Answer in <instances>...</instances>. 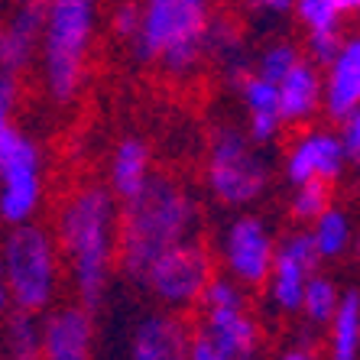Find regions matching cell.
Returning <instances> with one entry per match:
<instances>
[{"instance_id": "obj_1", "label": "cell", "mask_w": 360, "mask_h": 360, "mask_svg": "<svg viewBox=\"0 0 360 360\" xmlns=\"http://www.w3.org/2000/svg\"><path fill=\"white\" fill-rule=\"evenodd\" d=\"M117 198L104 185H84L68 195L52 234L68 266L78 305L88 311L104 302L117 266Z\"/></svg>"}, {"instance_id": "obj_9", "label": "cell", "mask_w": 360, "mask_h": 360, "mask_svg": "<svg viewBox=\"0 0 360 360\" xmlns=\"http://www.w3.org/2000/svg\"><path fill=\"white\" fill-rule=\"evenodd\" d=\"M46 198V166L33 136L20 134L0 153V224L20 227L36 221Z\"/></svg>"}, {"instance_id": "obj_38", "label": "cell", "mask_w": 360, "mask_h": 360, "mask_svg": "<svg viewBox=\"0 0 360 360\" xmlns=\"http://www.w3.org/2000/svg\"><path fill=\"white\" fill-rule=\"evenodd\" d=\"M0 237H4V224H0Z\"/></svg>"}, {"instance_id": "obj_10", "label": "cell", "mask_w": 360, "mask_h": 360, "mask_svg": "<svg viewBox=\"0 0 360 360\" xmlns=\"http://www.w3.org/2000/svg\"><path fill=\"white\" fill-rule=\"evenodd\" d=\"M273 253H276V234H273L269 221L260 214L237 211L221 231L218 257L227 269V279L237 283L240 289L266 285Z\"/></svg>"}, {"instance_id": "obj_15", "label": "cell", "mask_w": 360, "mask_h": 360, "mask_svg": "<svg viewBox=\"0 0 360 360\" xmlns=\"http://www.w3.org/2000/svg\"><path fill=\"white\" fill-rule=\"evenodd\" d=\"M360 108V39H344L341 52L321 68V110L331 120H347Z\"/></svg>"}, {"instance_id": "obj_3", "label": "cell", "mask_w": 360, "mask_h": 360, "mask_svg": "<svg viewBox=\"0 0 360 360\" xmlns=\"http://www.w3.org/2000/svg\"><path fill=\"white\" fill-rule=\"evenodd\" d=\"M101 0H42L39 65L46 94L56 104H72L88 78Z\"/></svg>"}, {"instance_id": "obj_6", "label": "cell", "mask_w": 360, "mask_h": 360, "mask_svg": "<svg viewBox=\"0 0 360 360\" xmlns=\"http://www.w3.org/2000/svg\"><path fill=\"white\" fill-rule=\"evenodd\" d=\"M273 162L231 124L214 127L205 156V188L221 208L243 211L269 192Z\"/></svg>"}, {"instance_id": "obj_28", "label": "cell", "mask_w": 360, "mask_h": 360, "mask_svg": "<svg viewBox=\"0 0 360 360\" xmlns=\"http://www.w3.org/2000/svg\"><path fill=\"white\" fill-rule=\"evenodd\" d=\"M341 46H344V30H315V33L305 36V52H302V59L311 62V65L321 72V68L341 52Z\"/></svg>"}, {"instance_id": "obj_27", "label": "cell", "mask_w": 360, "mask_h": 360, "mask_svg": "<svg viewBox=\"0 0 360 360\" xmlns=\"http://www.w3.org/2000/svg\"><path fill=\"white\" fill-rule=\"evenodd\" d=\"M237 94H240V104L247 110V117H263V114H276V84L263 82L260 75H247L237 82Z\"/></svg>"}, {"instance_id": "obj_7", "label": "cell", "mask_w": 360, "mask_h": 360, "mask_svg": "<svg viewBox=\"0 0 360 360\" xmlns=\"http://www.w3.org/2000/svg\"><path fill=\"white\" fill-rule=\"evenodd\" d=\"M205 315L201 341H208L224 360H253L260 351V325L250 315L247 289L227 276H211L198 299Z\"/></svg>"}, {"instance_id": "obj_31", "label": "cell", "mask_w": 360, "mask_h": 360, "mask_svg": "<svg viewBox=\"0 0 360 360\" xmlns=\"http://www.w3.org/2000/svg\"><path fill=\"white\" fill-rule=\"evenodd\" d=\"M335 134H338V143H341L344 156L354 162L360 156V114H351L347 120H341Z\"/></svg>"}, {"instance_id": "obj_16", "label": "cell", "mask_w": 360, "mask_h": 360, "mask_svg": "<svg viewBox=\"0 0 360 360\" xmlns=\"http://www.w3.org/2000/svg\"><path fill=\"white\" fill-rule=\"evenodd\" d=\"M42 36V4H26L0 23V72L20 78L26 68L39 59Z\"/></svg>"}, {"instance_id": "obj_17", "label": "cell", "mask_w": 360, "mask_h": 360, "mask_svg": "<svg viewBox=\"0 0 360 360\" xmlns=\"http://www.w3.org/2000/svg\"><path fill=\"white\" fill-rule=\"evenodd\" d=\"M153 179V153L150 143L143 136H124V140L110 150V166H108V188L117 201H130L146 188Z\"/></svg>"}, {"instance_id": "obj_2", "label": "cell", "mask_w": 360, "mask_h": 360, "mask_svg": "<svg viewBox=\"0 0 360 360\" xmlns=\"http://www.w3.org/2000/svg\"><path fill=\"white\" fill-rule=\"evenodd\" d=\"M198 201L172 176H153L140 195L117 211V263L130 283H140L162 250L192 240Z\"/></svg>"}, {"instance_id": "obj_21", "label": "cell", "mask_w": 360, "mask_h": 360, "mask_svg": "<svg viewBox=\"0 0 360 360\" xmlns=\"http://www.w3.org/2000/svg\"><path fill=\"white\" fill-rule=\"evenodd\" d=\"M305 231H309L311 247L319 253V260H344L347 250H351V243H354L351 218H347L341 208H335V205H331L321 218L311 221Z\"/></svg>"}, {"instance_id": "obj_22", "label": "cell", "mask_w": 360, "mask_h": 360, "mask_svg": "<svg viewBox=\"0 0 360 360\" xmlns=\"http://www.w3.org/2000/svg\"><path fill=\"white\" fill-rule=\"evenodd\" d=\"M0 360H39V315L13 309L0 321Z\"/></svg>"}, {"instance_id": "obj_36", "label": "cell", "mask_w": 360, "mask_h": 360, "mask_svg": "<svg viewBox=\"0 0 360 360\" xmlns=\"http://www.w3.org/2000/svg\"><path fill=\"white\" fill-rule=\"evenodd\" d=\"M143 4H182V0H143ZM198 4H214V0H198Z\"/></svg>"}, {"instance_id": "obj_11", "label": "cell", "mask_w": 360, "mask_h": 360, "mask_svg": "<svg viewBox=\"0 0 360 360\" xmlns=\"http://www.w3.org/2000/svg\"><path fill=\"white\" fill-rule=\"evenodd\" d=\"M319 253L311 247V237L305 227L289 231L283 240H276L273 266L266 276V295L269 305L283 315H295L302 302V289L315 273H319Z\"/></svg>"}, {"instance_id": "obj_14", "label": "cell", "mask_w": 360, "mask_h": 360, "mask_svg": "<svg viewBox=\"0 0 360 360\" xmlns=\"http://www.w3.org/2000/svg\"><path fill=\"white\" fill-rule=\"evenodd\" d=\"M192 331L176 311H150L130 328L127 360H188Z\"/></svg>"}, {"instance_id": "obj_23", "label": "cell", "mask_w": 360, "mask_h": 360, "mask_svg": "<svg viewBox=\"0 0 360 360\" xmlns=\"http://www.w3.org/2000/svg\"><path fill=\"white\" fill-rule=\"evenodd\" d=\"M338 305H341V285L325 273H315L302 289L299 315H305V321H311V325H328L335 319Z\"/></svg>"}, {"instance_id": "obj_29", "label": "cell", "mask_w": 360, "mask_h": 360, "mask_svg": "<svg viewBox=\"0 0 360 360\" xmlns=\"http://www.w3.org/2000/svg\"><path fill=\"white\" fill-rule=\"evenodd\" d=\"M140 17H143L140 0H117V4L110 7V30H114L120 39L134 42L136 30H140Z\"/></svg>"}, {"instance_id": "obj_37", "label": "cell", "mask_w": 360, "mask_h": 360, "mask_svg": "<svg viewBox=\"0 0 360 360\" xmlns=\"http://www.w3.org/2000/svg\"><path fill=\"white\" fill-rule=\"evenodd\" d=\"M17 7H26V4H42V0H13Z\"/></svg>"}, {"instance_id": "obj_19", "label": "cell", "mask_w": 360, "mask_h": 360, "mask_svg": "<svg viewBox=\"0 0 360 360\" xmlns=\"http://www.w3.org/2000/svg\"><path fill=\"white\" fill-rule=\"evenodd\" d=\"M328 360H360V295L344 289L335 319L328 321Z\"/></svg>"}, {"instance_id": "obj_4", "label": "cell", "mask_w": 360, "mask_h": 360, "mask_svg": "<svg viewBox=\"0 0 360 360\" xmlns=\"http://www.w3.org/2000/svg\"><path fill=\"white\" fill-rule=\"evenodd\" d=\"M0 276L17 311H49L62 279V257L49 227H42L39 221L7 227V234L0 237Z\"/></svg>"}, {"instance_id": "obj_34", "label": "cell", "mask_w": 360, "mask_h": 360, "mask_svg": "<svg viewBox=\"0 0 360 360\" xmlns=\"http://www.w3.org/2000/svg\"><path fill=\"white\" fill-rule=\"evenodd\" d=\"M279 360H315V354H311L309 347H285V351L279 354Z\"/></svg>"}, {"instance_id": "obj_8", "label": "cell", "mask_w": 360, "mask_h": 360, "mask_svg": "<svg viewBox=\"0 0 360 360\" xmlns=\"http://www.w3.org/2000/svg\"><path fill=\"white\" fill-rule=\"evenodd\" d=\"M214 276V260L201 240H182L176 247L162 250L156 260L146 266L140 285L150 289V295L169 311H182L198 305L205 285Z\"/></svg>"}, {"instance_id": "obj_18", "label": "cell", "mask_w": 360, "mask_h": 360, "mask_svg": "<svg viewBox=\"0 0 360 360\" xmlns=\"http://www.w3.org/2000/svg\"><path fill=\"white\" fill-rule=\"evenodd\" d=\"M321 110V72L302 59L276 84V114L285 124H309Z\"/></svg>"}, {"instance_id": "obj_33", "label": "cell", "mask_w": 360, "mask_h": 360, "mask_svg": "<svg viewBox=\"0 0 360 360\" xmlns=\"http://www.w3.org/2000/svg\"><path fill=\"white\" fill-rule=\"evenodd\" d=\"M188 360H224L214 347H211L208 341H201V338H195L192 341V354H188Z\"/></svg>"}, {"instance_id": "obj_25", "label": "cell", "mask_w": 360, "mask_h": 360, "mask_svg": "<svg viewBox=\"0 0 360 360\" xmlns=\"http://www.w3.org/2000/svg\"><path fill=\"white\" fill-rule=\"evenodd\" d=\"M302 62V49L292 39H273L266 42L257 56V65H253V75H260L263 82L279 84L295 65Z\"/></svg>"}, {"instance_id": "obj_20", "label": "cell", "mask_w": 360, "mask_h": 360, "mask_svg": "<svg viewBox=\"0 0 360 360\" xmlns=\"http://www.w3.org/2000/svg\"><path fill=\"white\" fill-rule=\"evenodd\" d=\"M205 56L211 59H218L221 68H224V75L231 82H240L250 68L243 62V39H240V30H237L231 20L224 17H211L208 30H205Z\"/></svg>"}, {"instance_id": "obj_35", "label": "cell", "mask_w": 360, "mask_h": 360, "mask_svg": "<svg viewBox=\"0 0 360 360\" xmlns=\"http://www.w3.org/2000/svg\"><path fill=\"white\" fill-rule=\"evenodd\" d=\"M10 311H13V302H10V292H7V283H4V276H0V321L7 319Z\"/></svg>"}, {"instance_id": "obj_13", "label": "cell", "mask_w": 360, "mask_h": 360, "mask_svg": "<svg viewBox=\"0 0 360 360\" xmlns=\"http://www.w3.org/2000/svg\"><path fill=\"white\" fill-rule=\"evenodd\" d=\"M94 315L82 305H52L39 319V360H91Z\"/></svg>"}, {"instance_id": "obj_12", "label": "cell", "mask_w": 360, "mask_h": 360, "mask_svg": "<svg viewBox=\"0 0 360 360\" xmlns=\"http://www.w3.org/2000/svg\"><path fill=\"white\" fill-rule=\"evenodd\" d=\"M351 160L344 156L338 134L328 127H305L283 156V176L285 182L305 185V182H321V185H335L344 179Z\"/></svg>"}, {"instance_id": "obj_5", "label": "cell", "mask_w": 360, "mask_h": 360, "mask_svg": "<svg viewBox=\"0 0 360 360\" xmlns=\"http://www.w3.org/2000/svg\"><path fill=\"white\" fill-rule=\"evenodd\" d=\"M211 23V4H143L134 52L143 62H156L169 75H192L205 59V30Z\"/></svg>"}, {"instance_id": "obj_30", "label": "cell", "mask_w": 360, "mask_h": 360, "mask_svg": "<svg viewBox=\"0 0 360 360\" xmlns=\"http://www.w3.org/2000/svg\"><path fill=\"white\" fill-rule=\"evenodd\" d=\"M247 140L253 143V146H269V143H276L279 134H283V120H279V114H263V117H247Z\"/></svg>"}, {"instance_id": "obj_32", "label": "cell", "mask_w": 360, "mask_h": 360, "mask_svg": "<svg viewBox=\"0 0 360 360\" xmlns=\"http://www.w3.org/2000/svg\"><path fill=\"white\" fill-rule=\"evenodd\" d=\"M253 10H263V13H292L295 0H247Z\"/></svg>"}, {"instance_id": "obj_26", "label": "cell", "mask_w": 360, "mask_h": 360, "mask_svg": "<svg viewBox=\"0 0 360 360\" xmlns=\"http://www.w3.org/2000/svg\"><path fill=\"white\" fill-rule=\"evenodd\" d=\"M331 208V185L321 182H305L292 188V198H289V214H292L299 224L309 227L315 218H321L325 211Z\"/></svg>"}, {"instance_id": "obj_24", "label": "cell", "mask_w": 360, "mask_h": 360, "mask_svg": "<svg viewBox=\"0 0 360 360\" xmlns=\"http://www.w3.org/2000/svg\"><path fill=\"white\" fill-rule=\"evenodd\" d=\"M360 0H295L292 13L305 33H315V30H341L344 17L357 13Z\"/></svg>"}]
</instances>
